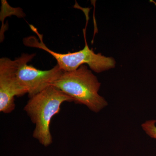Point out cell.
I'll list each match as a JSON object with an SVG mask.
<instances>
[{
    "mask_svg": "<svg viewBox=\"0 0 156 156\" xmlns=\"http://www.w3.org/2000/svg\"><path fill=\"white\" fill-rule=\"evenodd\" d=\"M52 86L70 97L75 103L86 105L95 112L107 105L106 101L98 94L100 82L87 65L73 71H63Z\"/></svg>",
    "mask_w": 156,
    "mask_h": 156,
    "instance_id": "obj_2",
    "label": "cell"
},
{
    "mask_svg": "<svg viewBox=\"0 0 156 156\" xmlns=\"http://www.w3.org/2000/svg\"><path fill=\"white\" fill-rule=\"evenodd\" d=\"M150 2H152L156 6V2H154V1H153V0H151Z\"/></svg>",
    "mask_w": 156,
    "mask_h": 156,
    "instance_id": "obj_7",
    "label": "cell"
},
{
    "mask_svg": "<svg viewBox=\"0 0 156 156\" xmlns=\"http://www.w3.org/2000/svg\"><path fill=\"white\" fill-rule=\"evenodd\" d=\"M31 30L36 33L39 40L35 36L27 37L23 39V44L30 48H37L48 52L57 61V64L64 72H71L77 69L81 66L87 64L92 70L100 73L115 67L116 61L112 57H107L101 53H95L90 49L84 37L85 46L83 49L77 52L67 53H56L50 50L43 41V36L39 33L34 26L30 25Z\"/></svg>",
    "mask_w": 156,
    "mask_h": 156,
    "instance_id": "obj_3",
    "label": "cell"
},
{
    "mask_svg": "<svg viewBox=\"0 0 156 156\" xmlns=\"http://www.w3.org/2000/svg\"><path fill=\"white\" fill-rule=\"evenodd\" d=\"M156 120L147 121L142 125V128L146 133L151 138L156 139Z\"/></svg>",
    "mask_w": 156,
    "mask_h": 156,
    "instance_id": "obj_6",
    "label": "cell"
},
{
    "mask_svg": "<svg viewBox=\"0 0 156 156\" xmlns=\"http://www.w3.org/2000/svg\"><path fill=\"white\" fill-rule=\"evenodd\" d=\"M19 57L14 60L8 57L0 58V112H12L15 108L14 97L27 94L20 84L17 77Z\"/></svg>",
    "mask_w": 156,
    "mask_h": 156,
    "instance_id": "obj_5",
    "label": "cell"
},
{
    "mask_svg": "<svg viewBox=\"0 0 156 156\" xmlns=\"http://www.w3.org/2000/svg\"><path fill=\"white\" fill-rule=\"evenodd\" d=\"M35 56V53H23L19 57L17 80L20 84L26 90L29 98L52 86L63 72L57 64L47 70L37 69L32 66L28 65L27 63Z\"/></svg>",
    "mask_w": 156,
    "mask_h": 156,
    "instance_id": "obj_4",
    "label": "cell"
},
{
    "mask_svg": "<svg viewBox=\"0 0 156 156\" xmlns=\"http://www.w3.org/2000/svg\"><path fill=\"white\" fill-rule=\"evenodd\" d=\"M73 101L70 97L53 86L30 98L24 110L35 125L33 136L41 145L47 147L52 144L51 120L60 111L62 103Z\"/></svg>",
    "mask_w": 156,
    "mask_h": 156,
    "instance_id": "obj_1",
    "label": "cell"
}]
</instances>
